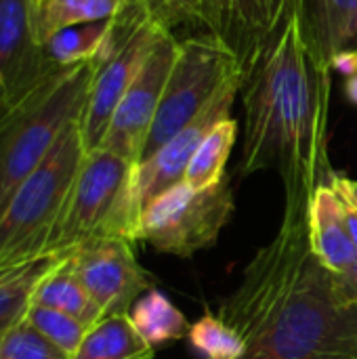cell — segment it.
I'll return each mask as SVG.
<instances>
[{
	"mask_svg": "<svg viewBox=\"0 0 357 359\" xmlns=\"http://www.w3.org/2000/svg\"><path fill=\"white\" fill-rule=\"evenodd\" d=\"M337 278H339V284H341V288L345 290V294H347L351 301H356L357 303V261L349 271H345V273H341V276H337Z\"/></svg>",
	"mask_w": 357,
	"mask_h": 359,
	"instance_id": "83f0119b",
	"label": "cell"
},
{
	"mask_svg": "<svg viewBox=\"0 0 357 359\" xmlns=\"http://www.w3.org/2000/svg\"><path fill=\"white\" fill-rule=\"evenodd\" d=\"M0 359H69V355L23 320L0 339Z\"/></svg>",
	"mask_w": 357,
	"mask_h": 359,
	"instance_id": "d4e9b609",
	"label": "cell"
},
{
	"mask_svg": "<svg viewBox=\"0 0 357 359\" xmlns=\"http://www.w3.org/2000/svg\"><path fill=\"white\" fill-rule=\"evenodd\" d=\"M139 2L166 29L181 25V23H191V21L208 23L210 0H139Z\"/></svg>",
	"mask_w": 357,
	"mask_h": 359,
	"instance_id": "484cf974",
	"label": "cell"
},
{
	"mask_svg": "<svg viewBox=\"0 0 357 359\" xmlns=\"http://www.w3.org/2000/svg\"><path fill=\"white\" fill-rule=\"evenodd\" d=\"M347 95H349V99L357 103V74L353 76H349V82H347Z\"/></svg>",
	"mask_w": 357,
	"mask_h": 359,
	"instance_id": "f1b7e54d",
	"label": "cell"
},
{
	"mask_svg": "<svg viewBox=\"0 0 357 359\" xmlns=\"http://www.w3.org/2000/svg\"><path fill=\"white\" fill-rule=\"evenodd\" d=\"M25 320L69 358L78 351V347L84 341L86 330H88L76 318H72L63 311L50 309V307H42V305H32Z\"/></svg>",
	"mask_w": 357,
	"mask_h": 359,
	"instance_id": "cb8c5ba5",
	"label": "cell"
},
{
	"mask_svg": "<svg viewBox=\"0 0 357 359\" xmlns=\"http://www.w3.org/2000/svg\"><path fill=\"white\" fill-rule=\"evenodd\" d=\"M236 137L238 122L231 116L217 122L196 149L183 181H187L196 189H204L219 183L225 177V164L236 145Z\"/></svg>",
	"mask_w": 357,
	"mask_h": 359,
	"instance_id": "44dd1931",
	"label": "cell"
},
{
	"mask_svg": "<svg viewBox=\"0 0 357 359\" xmlns=\"http://www.w3.org/2000/svg\"><path fill=\"white\" fill-rule=\"evenodd\" d=\"M189 345L202 359H242L246 353L244 341L219 318L204 313L189 328Z\"/></svg>",
	"mask_w": 357,
	"mask_h": 359,
	"instance_id": "603a6c76",
	"label": "cell"
},
{
	"mask_svg": "<svg viewBox=\"0 0 357 359\" xmlns=\"http://www.w3.org/2000/svg\"><path fill=\"white\" fill-rule=\"evenodd\" d=\"M328 183L332 185V189L337 191L343 212H345V221L349 227V233L353 238V244L357 248V183L353 179L341 175V172H332V177L328 179Z\"/></svg>",
	"mask_w": 357,
	"mask_h": 359,
	"instance_id": "4316f807",
	"label": "cell"
},
{
	"mask_svg": "<svg viewBox=\"0 0 357 359\" xmlns=\"http://www.w3.org/2000/svg\"><path fill=\"white\" fill-rule=\"evenodd\" d=\"M234 210V189L227 177L204 189L181 181L143 208L139 242H147L160 252L189 259L219 240Z\"/></svg>",
	"mask_w": 357,
	"mask_h": 359,
	"instance_id": "52a82bcc",
	"label": "cell"
},
{
	"mask_svg": "<svg viewBox=\"0 0 357 359\" xmlns=\"http://www.w3.org/2000/svg\"><path fill=\"white\" fill-rule=\"evenodd\" d=\"M309 244L318 261L337 276L356 265L357 248L330 183L320 185L309 202Z\"/></svg>",
	"mask_w": 357,
	"mask_h": 359,
	"instance_id": "5bb4252c",
	"label": "cell"
},
{
	"mask_svg": "<svg viewBox=\"0 0 357 359\" xmlns=\"http://www.w3.org/2000/svg\"><path fill=\"white\" fill-rule=\"evenodd\" d=\"M242 359H357V303L309 244V212L282 215L278 233L221 301Z\"/></svg>",
	"mask_w": 357,
	"mask_h": 359,
	"instance_id": "7a4b0ae2",
	"label": "cell"
},
{
	"mask_svg": "<svg viewBox=\"0 0 357 359\" xmlns=\"http://www.w3.org/2000/svg\"><path fill=\"white\" fill-rule=\"evenodd\" d=\"M177 53L179 42L170 32H164L145 59L141 72L124 93L99 149L139 164Z\"/></svg>",
	"mask_w": 357,
	"mask_h": 359,
	"instance_id": "9c48e42d",
	"label": "cell"
},
{
	"mask_svg": "<svg viewBox=\"0 0 357 359\" xmlns=\"http://www.w3.org/2000/svg\"><path fill=\"white\" fill-rule=\"evenodd\" d=\"M128 318L141 339L154 351L166 347L168 343L185 339L191 328L185 316L177 309V305L156 288L147 290L141 299H137V303L128 311Z\"/></svg>",
	"mask_w": 357,
	"mask_h": 359,
	"instance_id": "d6986e66",
	"label": "cell"
},
{
	"mask_svg": "<svg viewBox=\"0 0 357 359\" xmlns=\"http://www.w3.org/2000/svg\"><path fill=\"white\" fill-rule=\"evenodd\" d=\"M32 305H42L63 311L76 318L78 322H82L86 328L95 326L101 318H105L103 311L86 292V288L82 286V282L78 280V276L74 273V267L67 259L59 261L42 278V282L36 288Z\"/></svg>",
	"mask_w": 357,
	"mask_h": 359,
	"instance_id": "ac0fdd59",
	"label": "cell"
},
{
	"mask_svg": "<svg viewBox=\"0 0 357 359\" xmlns=\"http://www.w3.org/2000/svg\"><path fill=\"white\" fill-rule=\"evenodd\" d=\"M67 261L103 316L128 313L137 299L154 288L151 273L141 267L133 242L124 238L88 242Z\"/></svg>",
	"mask_w": 357,
	"mask_h": 359,
	"instance_id": "30bf717a",
	"label": "cell"
},
{
	"mask_svg": "<svg viewBox=\"0 0 357 359\" xmlns=\"http://www.w3.org/2000/svg\"><path fill=\"white\" fill-rule=\"evenodd\" d=\"M242 69L236 50L217 34L194 36L179 42V53L139 162L147 160L179 130L194 122L221 86Z\"/></svg>",
	"mask_w": 357,
	"mask_h": 359,
	"instance_id": "8992f818",
	"label": "cell"
},
{
	"mask_svg": "<svg viewBox=\"0 0 357 359\" xmlns=\"http://www.w3.org/2000/svg\"><path fill=\"white\" fill-rule=\"evenodd\" d=\"M290 0H210L208 23L240 57L242 67L278 27Z\"/></svg>",
	"mask_w": 357,
	"mask_h": 359,
	"instance_id": "4fadbf2b",
	"label": "cell"
},
{
	"mask_svg": "<svg viewBox=\"0 0 357 359\" xmlns=\"http://www.w3.org/2000/svg\"><path fill=\"white\" fill-rule=\"evenodd\" d=\"M242 82H244V69L234 74L221 86V90L213 97V101L200 111V116L194 122H189L183 130H179L170 141H166L147 160L137 164L135 187H137V198H139L141 210L154 198H158L162 191H166L168 187H173L185 179V170H187L196 149L208 135V130L217 122L231 116V107H234L238 93L242 90Z\"/></svg>",
	"mask_w": 357,
	"mask_h": 359,
	"instance_id": "7c38bea8",
	"label": "cell"
},
{
	"mask_svg": "<svg viewBox=\"0 0 357 359\" xmlns=\"http://www.w3.org/2000/svg\"><path fill=\"white\" fill-rule=\"evenodd\" d=\"M86 154L76 120L46 160L17 187L0 215V273L44 259Z\"/></svg>",
	"mask_w": 357,
	"mask_h": 359,
	"instance_id": "5b68a950",
	"label": "cell"
},
{
	"mask_svg": "<svg viewBox=\"0 0 357 359\" xmlns=\"http://www.w3.org/2000/svg\"><path fill=\"white\" fill-rule=\"evenodd\" d=\"M164 32L170 29L158 23L139 0L130 2L120 36L114 46L97 59L86 105L80 116V130L86 151L101 147L124 93L141 72L145 59Z\"/></svg>",
	"mask_w": 357,
	"mask_h": 359,
	"instance_id": "ba28073f",
	"label": "cell"
},
{
	"mask_svg": "<svg viewBox=\"0 0 357 359\" xmlns=\"http://www.w3.org/2000/svg\"><path fill=\"white\" fill-rule=\"evenodd\" d=\"M97 61L57 67L0 111V215L17 187L80 120Z\"/></svg>",
	"mask_w": 357,
	"mask_h": 359,
	"instance_id": "3957f363",
	"label": "cell"
},
{
	"mask_svg": "<svg viewBox=\"0 0 357 359\" xmlns=\"http://www.w3.org/2000/svg\"><path fill=\"white\" fill-rule=\"evenodd\" d=\"M135 168L137 164L112 151H88L44 257L65 261L84 244L101 238L139 242L143 210L137 198Z\"/></svg>",
	"mask_w": 357,
	"mask_h": 359,
	"instance_id": "277c9868",
	"label": "cell"
},
{
	"mask_svg": "<svg viewBox=\"0 0 357 359\" xmlns=\"http://www.w3.org/2000/svg\"><path fill=\"white\" fill-rule=\"evenodd\" d=\"M240 93V175L276 170L284 185V215L309 212L316 189L335 172L328 158L332 65L307 38L297 0L244 65Z\"/></svg>",
	"mask_w": 357,
	"mask_h": 359,
	"instance_id": "6da1fadb",
	"label": "cell"
},
{
	"mask_svg": "<svg viewBox=\"0 0 357 359\" xmlns=\"http://www.w3.org/2000/svg\"><path fill=\"white\" fill-rule=\"evenodd\" d=\"M57 263L59 259L44 257L19 269L0 273V339L25 320L38 284Z\"/></svg>",
	"mask_w": 357,
	"mask_h": 359,
	"instance_id": "ffe728a7",
	"label": "cell"
},
{
	"mask_svg": "<svg viewBox=\"0 0 357 359\" xmlns=\"http://www.w3.org/2000/svg\"><path fill=\"white\" fill-rule=\"evenodd\" d=\"M307 38L318 55L332 61L357 42V0H297Z\"/></svg>",
	"mask_w": 357,
	"mask_h": 359,
	"instance_id": "9a60e30c",
	"label": "cell"
},
{
	"mask_svg": "<svg viewBox=\"0 0 357 359\" xmlns=\"http://www.w3.org/2000/svg\"><path fill=\"white\" fill-rule=\"evenodd\" d=\"M130 0H40L38 23L44 40L55 32L120 15Z\"/></svg>",
	"mask_w": 357,
	"mask_h": 359,
	"instance_id": "7402d4cb",
	"label": "cell"
},
{
	"mask_svg": "<svg viewBox=\"0 0 357 359\" xmlns=\"http://www.w3.org/2000/svg\"><path fill=\"white\" fill-rule=\"evenodd\" d=\"M154 349L141 339L128 313L105 316L86 330L69 359H154Z\"/></svg>",
	"mask_w": 357,
	"mask_h": 359,
	"instance_id": "e0dca14e",
	"label": "cell"
},
{
	"mask_svg": "<svg viewBox=\"0 0 357 359\" xmlns=\"http://www.w3.org/2000/svg\"><path fill=\"white\" fill-rule=\"evenodd\" d=\"M38 4L40 0H0V111L57 69L44 48Z\"/></svg>",
	"mask_w": 357,
	"mask_h": 359,
	"instance_id": "8fae6325",
	"label": "cell"
},
{
	"mask_svg": "<svg viewBox=\"0 0 357 359\" xmlns=\"http://www.w3.org/2000/svg\"><path fill=\"white\" fill-rule=\"evenodd\" d=\"M128 6L112 19L69 25L48 36L44 40V48L50 63L57 67H69V65L101 59L120 36Z\"/></svg>",
	"mask_w": 357,
	"mask_h": 359,
	"instance_id": "2e32d148",
	"label": "cell"
}]
</instances>
